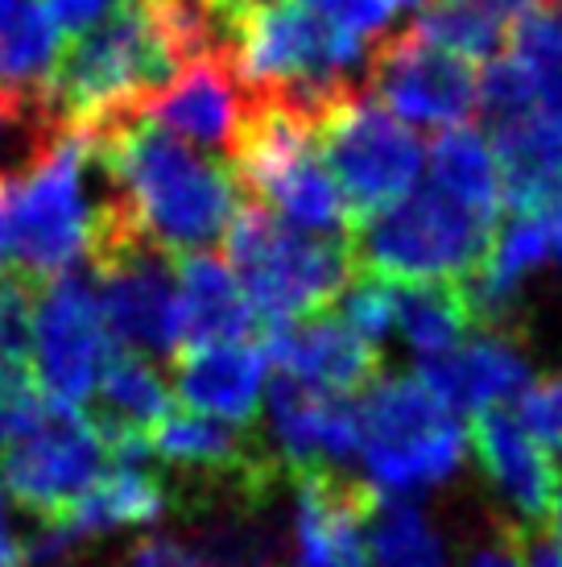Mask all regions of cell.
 Returning <instances> with one entry per match:
<instances>
[{
    "mask_svg": "<svg viewBox=\"0 0 562 567\" xmlns=\"http://www.w3.org/2000/svg\"><path fill=\"white\" fill-rule=\"evenodd\" d=\"M87 142L128 224L154 249L195 257L232 233L244 207L232 166L195 154L145 116H128Z\"/></svg>",
    "mask_w": 562,
    "mask_h": 567,
    "instance_id": "cell-1",
    "label": "cell"
},
{
    "mask_svg": "<svg viewBox=\"0 0 562 567\" xmlns=\"http://www.w3.org/2000/svg\"><path fill=\"white\" fill-rule=\"evenodd\" d=\"M95 171L100 162L92 142L75 128H59L21 171L0 174L4 274L46 286L92 261L100 220L112 199V187L104 199L92 195Z\"/></svg>",
    "mask_w": 562,
    "mask_h": 567,
    "instance_id": "cell-2",
    "label": "cell"
},
{
    "mask_svg": "<svg viewBox=\"0 0 562 567\" xmlns=\"http://www.w3.org/2000/svg\"><path fill=\"white\" fill-rule=\"evenodd\" d=\"M223 38L236 75L257 100L285 104L311 121H319L352 87H364L352 75L368 71L373 59L368 42L340 33L298 0H269L232 21Z\"/></svg>",
    "mask_w": 562,
    "mask_h": 567,
    "instance_id": "cell-3",
    "label": "cell"
},
{
    "mask_svg": "<svg viewBox=\"0 0 562 567\" xmlns=\"http://www.w3.org/2000/svg\"><path fill=\"white\" fill-rule=\"evenodd\" d=\"M223 249L266 328L323 316L356 278L347 240L311 237L257 204L240 207Z\"/></svg>",
    "mask_w": 562,
    "mask_h": 567,
    "instance_id": "cell-4",
    "label": "cell"
},
{
    "mask_svg": "<svg viewBox=\"0 0 562 567\" xmlns=\"http://www.w3.org/2000/svg\"><path fill=\"white\" fill-rule=\"evenodd\" d=\"M497 224L447 199L438 187L409 190L402 204L352 228L356 274L393 286L471 282L492 252Z\"/></svg>",
    "mask_w": 562,
    "mask_h": 567,
    "instance_id": "cell-5",
    "label": "cell"
},
{
    "mask_svg": "<svg viewBox=\"0 0 562 567\" xmlns=\"http://www.w3.org/2000/svg\"><path fill=\"white\" fill-rule=\"evenodd\" d=\"M228 166L240 190H249L257 207L273 212L290 228L331 240L352 237V216L319 154L311 116L257 100Z\"/></svg>",
    "mask_w": 562,
    "mask_h": 567,
    "instance_id": "cell-6",
    "label": "cell"
},
{
    "mask_svg": "<svg viewBox=\"0 0 562 567\" xmlns=\"http://www.w3.org/2000/svg\"><path fill=\"white\" fill-rule=\"evenodd\" d=\"M356 410L360 460L376 481V493L389 488L397 497H414L422 488L447 485L464 468L468 431L418 373L381 378L356 398Z\"/></svg>",
    "mask_w": 562,
    "mask_h": 567,
    "instance_id": "cell-7",
    "label": "cell"
},
{
    "mask_svg": "<svg viewBox=\"0 0 562 567\" xmlns=\"http://www.w3.org/2000/svg\"><path fill=\"white\" fill-rule=\"evenodd\" d=\"M319 154L327 162L335 187L344 195L352 228L402 204L422 174L426 150L406 121L381 109L364 87L340 95L314 121Z\"/></svg>",
    "mask_w": 562,
    "mask_h": 567,
    "instance_id": "cell-8",
    "label": "cell"
},
{
    "mask_svg": "<svg viewBox=\"0 0 562 567\" xmlns=\"http://www.w3.org/2000/svg\"><path fill=\"white\" fill-rule=\"evenodd\" d=\"M112 340L92 269H71L46 286H33L30 307V369L54 406L79 410L92 402L108 369Z\"/></svg>",
    "mask_w": 562,
    "mask_h": 567,
    "instance_id": "cell-9",
    "label": "cell"
},
{
    "mask_svg": "<svg viewBox=\"0 0 562 567\" xmlns=\"http://www.w3.org/2000/svg\"><path fill=\"white\" fill-rule=\"evenodd\" d=\"M364 92L397 121L426 128H468L480 112V66L464 54L422 38L414 25L385 33L373 47Z\"/></svg>",
    "mask_w": 562,
    "mask_h": 567,
    "instance_id": "cell-10",
    "label": "cell"
},
{
    "mask_svg": "<svg viewBox=\"0 0 562 567\" xmlns=\"http://www.w3.org/2000/svg\"><path fill=\"white\" fill-rule=\"evenodd\" d=\"M87 269L112 340L145 361H174L183 352L178 257L154 249L149 240H125L87 261Z\"/></svg>",
    "mask_w": 562,
    "mask_h": 567,
    "instance_id": "cell-11",
    "label": "cell"
},
{
    "mask_svg": "<svg viewBox=\"0 0 562 567\" xmlns=\"http://www.w3.org/2000/svg\"><path fill=\"white\" fill-rule=\"evenodd\" d=\"M108 447L83 410L54 406L25 440L0 452V476L17 505L38 522H63L71 505L104 476Z\"/></svg>",
    "mask_w": 562,
    "mask_h": 567,
    "instance_id": "cell-12",
    "label": "cell"
},
{
    "mask_svg": "<svg viewBox=\"0 0 562 567\" xmlns=\"http://www.w3.org/2000/svg\"><path fill=\"white\" fill-rule=\"evenodd\" d=\"M480 112L492 133H562V4L521 17L497 63L480 71Z\"/></svg>",
    "mask_w": 562,
    "mask_h": 567,
    "instance_id": "cell-13",
    "label": "cell"
},
{
    "mask_svg": "<svg viewBox=\"0 0 562 567\" xmlns=\"http://www.w3.org/2000/svg\"><path fill=\"white\" fill-rule=\"evenodd\" d=\"M471 452L488 493L500 502V518L538 535L562 488L559 456L517 419V410L504 406L471 419Z\"/></svg>",
    "mask_w": 562,
    "mask_h": 567,
    "instance_id": "cell-14",
    "label": "cell"
},
{
    "mask_svg": "<svg viewBox=\"0 0 562 567\" xmlns=\"http://www.w3.org/2000/svg\"><path fill=\"white\" fill-rule=\"evenodd\" d=\"M252 109H257V95L236 75L232 50L223 38L216 50H207L195 63L183 66V75L170 87H162L137 116L174 133L178 142L207 145L223 158H232Z\"/></svg>",
    "mask_w": 562,
    "mask_h": 567,
    "instance_id": "cell-15",
    "label": "cell"
},
{
    "mask_svg": "<svg viewBox=\"0 0 562 567\" xmlns=\"http://www.w3.org/2000/svg\"><path fill=\"white\" fill-rule=\"evenodd\" d=\"M269 364L281 378L331 398H360L373 390L381 373V348L368 344L344 316H314L261 331Z\"/></svg>",
    "mask_w": 562,
    "mask_h": 567,
    "instance_id": "cell-16",
    "label": "cell"
},
{
    "mask_svg": "<svg viewBox=\"0 0 562 567\" xmlns=\"http://www.w3.org/2000/svg\"><path fill=\"white\" fill-rule=\"evenodd\" d=\"M269 447L294 473H340L360 456L356 398H331L290 378H273L266 394Z\"/></svg>",
    "mask_w": 562,
    "mask_h": 567,
    "instance_id": "cell-17",
    "label": "cell"
},
{
    "mask_svg": "<svg viewBox=\"0 0 562 567\" xmlns=\"http://www.w3.org/2000/svg\"><path fill=\"white\" fill-rule=\"evenodd\" d=\"M418 378L455 414H485L533 385V369L517 331H476L459 348L422 361Z\"/></svg>",
    "mask_w": 562,
    "mask_h": 567,
    "instance_id": "cell-18",
    "label": "cell"
},
{
    "mask_svg": "<svg viewBox=\"0 0 562 567\" xmlns=\"http://www.w3.org/2000/svg\"><path fill=\"white\" fill-rule=\"evenodd\" d=\"M170 369L174 398L187 402L195 414H211L232 426H257L269 381V357L261 340L183 348Z\"/></svg>",
    "mask_w": 562,
    "mask_h": 567,
    "instance_id": "cell-19",
    "label": "cell"
},
{
    "mask_svg": "<svg viewBox=\"0 0 562 567\" xmlns=\"http://www.w3.org/2000/svg\"><path fill=\"white\" fill-rule=\"evenodd\" d=\"M178 290H183V348L261 340L266 323L252 311L249 295L236 282L228 261L211 252L178 257Z\"/></svg>",
    "mask_w": 562,
    "mask_h": 567,
    "instance_id": "cell-20",
    "label": "cell"
},
{
    "mask_svg": "<svg viewBox=\"0 0 562 567\" xmlns=\"http://www.w3.org/2000/svg\"><path fill=\"white\" fill-rule=\"evenodd\" d=\"M170 514V488L166 476L154 473L149 464H112L63 518L75 535H108L128 526H154Z\"/></svg>",
    "mask_w": 562,
    "mask_h": 567,
    "instance_id": "cell-21",
    "label": "cell"
},
{
    "mask_svg": "<svg viewBox=\"0 0 562 567\" xmlns=\"http://www.w3.org/2000/svg\"><path fill=\"white\" fill-rule=\"evenodd\" d=\"M430 187H438L459 207L476 212L480 220H500V207H504L500 162L497 150L476 128L438 133L430 145Z\"/></svg>",
    "mask_w": 562,
    "mask_h": 567,
    "instance_id": "cell-22",
    "label": "cell"
},
{
    "mask_svg": "<svg viewBox=\"0 0 562 567\" xmlns=\"http://www.w3.org/2000/svg\"><path fill=\"white\" fill-rule=\"evenodd\" d=\"M397 336L418 361H435L480 331L464 282L397 286Z\"/></svg>",
    "mask_w": 562,
    "mask_h": 567,
    "instance_id": "cell-23",
    "label": "cell"
},
{
    "mask_svg": "<svg viewBox=\"0 0 562 567\" xmlns=\"http://www.w3.org/2000/svg\"><path fill=\"white\" fill-rule=\"evenodd\" d=\"M368 567H447V538L430 509L414 497H385L376 502L364 526Z\"/></svg>",
    "mask_w": 562,
    "mask_h": 567,
    "instance_id": "cell-24",
    "label": "cell"
},
{
    "mask_svg": "<svg viewBox=\"0 0 562 567\" xmlns=\"http://www.w3.org/2000/svg\"><path fill=\"white\" fill-rule=\"evenodd\" d=\"M414 30H418L422 38L438 42V47L464 54L468 63L488 66L504 54L513 25H509L488 0H426L418 9Z\"/></svg>",
    "mask_w": 562,
    "mask_h": 567,
    "instance_id": "cell-25",
    "label": "cell"
},
{
    "mask_svg": "<svg viewBox=\"0 0 562 567\" xmlns=\"http://www.w3.org/2000/svg\"><path fill=\"white\" fill-rule=\"evenodd\" d=\"M63 59V33L38 0H25L13 25L0 33V83L13 92L38 95Z\"/></svg>",
    "mask_w": 562,
    "mask_h": 567,
    "instance_id": "cell-26",
    "label": "cell"
},
{
    "mask_svg": "<svg viewBox=\"0 0 562 567\" xmlns=\"http://www.w3.org/2000/svg\"><path fill=\"white\" fill-rule=\"evenodd\" d=\"M50 398L33 378L30 361H0V452L25 440L46 419Z\"/></svg>",
    "mask_w": 562,
    "mask_h": 567,
    "instance_id": "cell-27",
    "label": "cell"
},
{
    "mask_svg": "<svg viewBox=\"0 0 562 567\" xmlns=\"http://www.w3.org/2000/svg\"><path fill=\"white\" fill-rule=\"evenodd\" d=\"M344 319L347 328H356L368 344L381 348V340L397 328V286L356 274L352 286L344 290Z\"/></svg>",
    "mask_w": 562,
    "mask_h": 567,
    "instance_id": "cell-28",
    "label": "cell"
},
{
    "mask_svg": "<svg viewBox=\"0 0 562 567\" xmlns=\"http://www.w3.org/2000/svg\"><path fill=\"white\" fill-rule=\"evenodd\" d=\"M298 4H306L327 25H335L340 33H352V38L368 42V47H376L385 38L389 21L402 9L397 0H298Z\"/></svg>",
    "mask_w": 562,
    "mask_h": 567,
    "instance_id": "cell-29",
    "label": "cell"
},
{
    "mask_svg": "<svg viewBox=\"0 0 562 567\" xmlns=\"http://www.w3.org/2000/svg\"><path fill=\"white\" fill-rule=\"evenodd\" d=\"M530 530H521L517 522L492 518L485 522V530L471 538L459 567H525V551H530Z\"/></svg>",
    "mask_w": 562,
    "mask_h": 567,
    "instance_id": "cell-30",
    "label": "cell"
},
{
    "mask_svg": "<svg viewBox=\"0 0 562 567\" xmlns=\"http://www.w3.org/2000/svg\"><path fill=\"white\" fill-rule=\"evenodd\" d=\"M33 286L17 274H0V361H30Z\"/></svg>",
    "mask_w": 562,
    "mask_h": 567,
    "instance_id": "cell-31",
    "label": "cell"
},
{
    "mask_svg": "<svg viewBox=\"0 0 562 567\" xmlns=\"http://www.w3.org/2000/svg\"><path fill=\"white\" fill-rule=\"evenodd\" d=\"M517 419L530 426L554 456H562V373L533 378V385L517 402Z\"/></svg>",
    "mask_w": 562,
    "mask_h": 567,
    "instance_id": "cell-32",
    "label": "cell"
},
{
    "mask_svg": "<svg viewBox=\"0 0 562 567\" xmlns=\"http://www.w3.org/2000/svg\"><path fill=\"white\" fill-rule=\"evenodd\" d=\"M50 13V21L59 25V33H71V38H83L92 33L95 25H104L125 0H38Z\"/></svg>",
    "mask_w": 562,
    "mask_h": 567,
    "instance_id": "cell-33",
    "label": "cell"
},
{
    "mask_svg": "<svg viewBox=\"0 0 562 567\" xmlns=\"http://www.w3.org/2000/svg\"><path fill=\"white\" fill-rule=\"evenodd\" d=\"M121 567H211L207 559L190 551L187 543H178L170 535H145L128 547Z\"/></svg>",
    "mask_w": 562,
    "mask_h": 567,
    "instance_id": "cell-34",
    "label": "cell"
},
{
    "mask_svg": "<svg viewBox=\"0 0 562 567\" xmlns=\"http://www.w3.org/2000/svg\"><path fill=\"white\" fill-rule=\"evenodd\" d=\"M25 564V543L17 538L13 518H9V493H4V476H0V567Z\"/></svg>",
    "mask_w": 562,
    "mask_h": 567,
    "instance_id": "cell-35",
    "label": "cell"
},
{
    "mask_svg": "<svg viewBox=\"0 0 562 567\" xmlns=\"http://www.w3.org/2000/svg\"><path fill=\"white\" fill-rule=\"evenodd\" d=\"M207 13H211V21H216L219 30H228L232 21H240L244 13H252V9H261V4H269V0H199Z\"/></svg>",
    "mask_w": 562,
    "mask_h": 567,
    "instance_id": "cell-36",
    "label": "cell"
},
{
    "mask_svg": "<svg viewBox=\"0 0 562 567\" xmlns=\"http://www.w3.org/2000/svg\"><path fill=\"white\" fill-rule=\"evenodd\" d=\"M525 567H562V547L554 538L533 535L530 551H525Z\"/></svg>",
    "mask_w": 562,
    "mask_h": 567,
    "instance_id": "cell-37",
    "label": "cell"
},
{
    "mask_svg": "<svg viewBox=\"0 0 562 567\" xmlns=\"http://www.w3.org/2000/svg\"><path fill=\"white\" fill-rule=\"evenodd\" d=\"M21 4H25V0H0V33L13 25V17L21 13Z\"/></svg>",
    "mask_w": 562,
    "mask_h": 567,
    "instance_id": "cell-38",
    "label": "cell"
},
{
    "mask_svg": "<svg viewBox=\"0 0 562 567\" xmlns=\"http://www.w3.org/2000/svg\"><path fill=\"white\" fill-rule=\"evenodd\" d=\"M547 228H550V252H559V257H562V212H554V216H550Z\"/></svg>",
    "mask_w": 562,
    "mask_h": 567,
    "instance_id": "cell-39",
    "label": "cell"
},
{
    "mask_svg": "<svg viewBox=\"0 0 562 567\" xmlns=\"http://www.w3.org/2000/svg\"><path fill=\"white\" fill-rule=\"evenodd\" d=\"M550 530H554V543L562 547V488L559 497H554V509H550Z\"/></svg>",
    "mask_w": 562,
    "mask_h": 567,
    "instance_id": "cell-40",
    "label": "cell"
},
{
    "mask_svg": "<svg viewBox=\"0 0 562 567\" xmlns=\"http://www.w3.org/2000/svg\"><path fill=\"white\" fill-rule=\"evenodd\" d=\"M0 274H4V240H0Z\"/></svg>",
    "mask_w": 562,
    "mask_h": 567,
    "instance_id": "cell-41",
    "label": "cell"
},
{
    "mask_svg": "<svg viewBox=\"0 0 562 567\" xmlns=\"http://www.w3.org/2000/svg\"><path fill=\"white\" fill-rule=\"evenodd\" d=\"M397 4H418V9H422V4H426V0H397Z\"/></svg>",
    "mask_w": 562,
    "mask_h": 567,
    "instance_id": "cell-42",
    "label": "cell"
}]
</instances>
